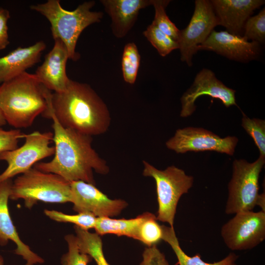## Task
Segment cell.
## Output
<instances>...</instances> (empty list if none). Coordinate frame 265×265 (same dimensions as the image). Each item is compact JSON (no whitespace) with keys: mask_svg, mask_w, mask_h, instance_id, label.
<instances>
[{"mask_svg":"<svg viewBox=\"0 0 265 265\" xmlns=\"http://www.w3.org/2000/svg\"><path fill=\"white\" fill-rule=\"evenodd\" d=\"M143 260L140 265H169L165 255L157 245L146 248L142 254Z\"/></svg>","mask_w":265,"mask_h":265,"instance_id":"cell-32","label":"cell"},{"mask_svg":"<svg viewBox=\"0 0 265 265\" xmlns=\"http://www.w3.org/2000/svg\"><path fill=\"white\" fill-rule=\"evenodd\" d=\"M106 12L111 19L113 34L125 37L135 24L139 11L150 5L152 0H102Z\"/></svg>","mask_w":265,"mask_h":265,"instance_id":"cell-19","label":"cell"},{"mask_svg":"<svg viewBox=\"0 0 265 265\" xmlns=\"http://www.w3.org/2000/svg\"><path fill=\"white\" fill-rule=\"evenodd\" d=\"M51 93L34 74L25 72L0 85V110L16 129L28 128L47 111Z\"/></svg>","mask_w":265,"mask_h":265,"instance_id":"cell-3","label":"cell"},{"mask_svg":"<svg viewBox=\"0 0 265 265\" xmlns=\"http://www.w3.org/2000/svg\"><path fill=\"white\" fill-rule=\"evenodd\" d=\"M170 1L168 0H152V5L155 11L152 24L178 42L180 30L169 19L165 10Z\"/></svg>","mask_w":265,"mask_h":265,"instance_id":"cell-24","label":"cell"},{"mask_svg":"<svg viewBox=\"0 0 265 265\" xmlns=\"http://www.w3.org/2000/svg\"><path fill=\"white\" fill-rule=\"evenodd\" d=\"M218 25L211 0H195L194 12L188 25L180 31L178 43L181 61L192 66V58L198 51V46Z\"/></svg>","mask_w":265,"mask_h":265,"instance_id":"cell-11","label":"cell"},{"mask_svg":"<svg viewBox=\"0 0 265 265\" xmlns=\"http://www.w3.org/2000/svg\"><path fill=\"white\" fill-rule=\"evenodd\" d=\"M143 175L153 178L156 182L158 210V220L173 227L178 202L188 192L193 185V176L174 165L159 170L143 160Z\"/></svg>","mask_w":265,"mask_h":265,"instance_id":"cell-6","label":"cell"},{"mask_svg":"<svg viewBox=\"0 0 265 265\" xmlns=\"http://www.w3.org/2000/svg\"><path fill=\"white\" fill-rule=\"evenodd\" d=\"M140 61L136 45L133 42L127 43L124 47L122 57V70L124 80L133 84L136 80Z\"/></svg>","mask_w":265,"mask_h":265,"instance_id":"cell-23","label":"cell"},{"mask_svg":"<svg viewBox=\"0 0 265 265\" xmlns=\"http://www.w3.org/2000/svg\"><path fill=\"white\" fill-rule=\"evenodd\" d=\"M51 107L63 127L86 135L103 134L110 124L106 105L86 83L70 79L64 90L52 93Z\"/></svg>","mask_w":265,"mask_h":265,"instance_id":"cell-2","label":"cell"},{"mask_svg":"<svg viewBox=\"0 0 265 265\" xmlns=\"http://www.w3.org/2000/svg\"><path fill=\"white\" fill-rule=\"evenodd\" d=\"M225 223L221 229L222 238L233 251L252 249L265 239V212H241Z\"/></svg>","mask_w":265,"mask_h":265,"instance_id":"cell-9","label":"cell"},{"mask_svg":"<svg viewBox=\"0 0 265 265\" xmlns=\"http://www.w3.org/2000/svg\"><path fill=\"white\" fill-rule=\"evenodd\" d=\"M9 198L24 200L31 209L39 201L50 203L72 202L70 183L61 176L32 167L12 182Z\"/></svg>","mask_w":265,"mask_h":265,"instance_id":"cell-5","label":"cell"},{"mask_svg":"<svg viewBox=\"0 0 265 265\" xmlns=\"http://www.w3.org/2000/svg\"><path fill=\"white\" fill-rule=\"evenodd\" d=\"M235 93L218 80L212 70L204 68L197 74L192 84L181 98L180 116L186 118L192 115L196 108L195 102L202 95L217 99L227 107L238 106Z\"/></svg>","mask_w":265,"mask_h":265,"instance_id":"cell-13","label":"cell"},{"mask_svg":"<svg viewBox=\"0 0 265 265\" xmlns=\"http://www.w3.org/2000/svg\"><path fill=\"white\" fill-rule=\"evenodd\" d=\"M54 41L53 48L46 55L34 74L47 89L60 92L65 89L70 80L66 74L69 56L63 42L59 39Z\"/></svg>","mask_w":265,"mask_h":265,"instance_id":"cell-15","label":"cell"},{"mask_svg":"<svg viewBox=\"0 0 265 265\" xmlns=\"http://www.w3.org/2000/svg\"><path fill=\"white\" fill-rule=\"evenodd\" d=\"M24 265H33V264H32L31 263H28V262H26V264H25Z\"/></svg>","mask_w":265,"mask_h":265,"instance_id":"cell-37","label":"cell"},{"mask_svg":"<svg viewBox=\"0 0 265 265\" xmlns=\"http://www.w3.org/2000/svg\"><path fill=\"white\" fill-rule=\"evenodd\" d=\"M73 210L90 213L96 217H111L119 214L128 203L122 199H111L93 184L82 181L70 183Z\"/></svg>","mask_w":265,"mask_h":265,"instance_id":"cell-12","label":"cell"},{"mask_svg":"<svg viewBox=\"0 0 265 265\" xmlns=\"http://www.w3.org/2000/svg\"><path fill=\"white\" fill-rule=\"evenodd\" d=\"M10 18L9 11L0 6V51L5 49L10 43L7 25Z\"/></svg>","mask_w":265,"mask_h":265,"instance_id":"cell-33","label":"cell"},{"mask_svg":"<svg viewBox=\"0 0 265 265\" xmlns=\"http://www.w3.org/2000/svg\"><path fill=\"white\" fill-rule=\"evenodd\" d=\"M218 25L228 32L241 35L246 20L254 11L265 3L263 0H211Z\"/></svg>","mask_w":265,"mask_h":265,"instance_id":"cell-16","label":"cell"},{"mask_svg":"<svg viewBox=\"0 0 265 265\" xmlns=\"http://www.w3.org/2000/svg\"><path fill=\"white\" fill-rule=\"evenodd\" d=\"M157 220L156 216L149 212L147 217L139 227L136 240L148 247L157 245L162 240V225H160Z\"/></svg>","mask_w":265,"mask_h":265,"instance_id":"cell-26","label":"cell"},{"mask_svg":"<svg viewBox=\"0 0 265 265\" xmlns=\"http://www.w3.org/2000/svg\"><path fill=\"white\" fill-rule=\"evenodd\" d=\"M24 135L19 129L6 131L0 128V153L17 148L19 140Z\"/></svg>","mask_w":265,"mask_h":265,"instance_id":"cell-31","label":"cell"},{"mask_svg":"<svg viewBox=\"0 0 265 265\" xmlns=\"http://www.w3.org/2000/svg\"><path fill=\"white\" fill-rule=\"evenodd\" d=\"M46 48L43 41L27 47H19L0 57V83L10 80L26 72L40 60Z\"/></svg>","mask_w":265,"mask_h":265,"instance_id":"cell-18","label":"cell"},{"mask_svg":"<svg viewBox=\"0 0 265 265\" xmlns=\"http://www.w3.org/2000/svg\"><path fill=\"white\" fill-rule=\"evenodd\" d=\"M235 265H237L236 264H235Z\"/></svg>","mask_w":265,"mask_h":265,"instance_id":"cell-38","label":"cell"},{"mask_svg":"<svg viewBox=\"0 0 265 265\" xmlns=\"http://www.w3.org/2000/svg\"><path fill=\"white\" fill-rule=\"evenodd\" d=\"M12 182L9 179L0 183V245H5L11 240L16 245L15 253L21 256L26 262L33 265L43 263V259L22 241L12 220L8 202Z\"/></svg>","mask_w":265,"mask_h":265,"instance_id":"cell-17","label":"cell"},{"mask_svg":"<svg viewBox=\"0 0 265 265\" xmlns=\"http://www.w3.org/2000/svg\"><path fill=\"white\" fill-rule=\"evenodd\" d=\"M256 206H259L261 208L262 211L265 212V192H264V193L259 194L256 202Z\"/></svg>","mask_w":265,"mask_h":265,"instance_id":"cell-34","label":"cell"},{"mask_svg":"<svg viewBox=\"0 0 265 265\" xmlns=\"http://www.w3.org/2000/svg\"><path fill=\"white\" fill-rule=\"evenodd\" d=\"M93 0L83 2L75 10L64 9L59 0H48L33 4L30 8L43 15L51 24L54 40L59 39L65 45L69 59L77 61L80 57L76 51L77 41L82 31L90 25L100 22L103 17L102 12L91 11L95 5Z\"/></svg>","mask_w":265,"mask_h":265,"instance_id":"cell-4","label":"cell"},{"mask_svg":"<svg viewBox=\"0 0 265 265\" xmlns=\"http://www.w3.org/2000/svg\"><path fill=\"white\" fill-rule=\"evenodd\" d=\"M0 265H4L3 257L0 255Z\"/></svg>","mask_w":265,"mask_h":265,"instance_id":"cell-36","label":"cell"},{"mask_svg":"<svg viewBox=\"0 0 265 265\" xmlns=\"http://www.w3.org/2000/svg\"><path fill=\"white\" fill-rule=\"evenodd\" d=\"M198 49L213 51L228 59L240 62L255 59L260 51V44L257 42H249L241 35L232 34L227 31L214 30Z\"/></svg>","mask_w":265,"mask_h":265,"instance_id":"cell-14","label":"cell"},{"mask_svg":"<svg viewBox=\"0 0 265 265\" xmlns=\"http://www.w3.org/2000/svg\"><path fill=\"white\" fill-rule=\"evenodd\" d=\"M23 138L25 141L21 147L0 153V160L7 163L0 174V183L24 173L39 161L54 155V147L51 145L53 132L35 131L24 134Z\"/></svg>","mask_w":265,"mask_h":265,"instance_id":"cell-8","label":"cell"},{"mask_svg":"<svg viewBox=\"0 0 265 265\" xmlns=\"http://www.w3.org/2000/svg\"><path fill=\"white\" fill-rule=\"evenodd\" d=\"M74 229L80 250L89 255L97 265H109L103 253V242L100 236L75 225Z\"/></svg>","mask_w":265,"mask_h":265,"instance_id":"cell-22","label":"cell"},{"mask_svg":"<svg viewBox=\"0 0 265 265\" xmlns=\"http://www.w3.org/2000/svg\"><path fill=\"white\" fill-rule=\"evenodd\" d=\"M241 126L252 137L260 152V156L265 157V121L251 119L242 113Z\"/></svg>","mask_w":265,"mask_h":265,"instance_id":"cell-28","label":"cell"},{"mask_svg":"<svg viewBox=\"0 0 265 265\" xmlns=\"http://www.w3.org/2000/svg\"><path fill=\"white\" fill-rule=\"evenodd\" d=\"M43 114L53 120L54 154L48 162H38L33 167L57 174L71 183L82 181L95 185L93 171L106 175L109 171L106 161L92 146L91 136L63 127L54 116L51 102Z\"/></svg>","mask_w":265,"mask_h":265,"instance_id":"cell-1","label":"cell"},{"mask_svg":"<svg viewBox=\"0 0 265 265\" xmlns=\"http://www.w3.org/2000/svg\"><path fill=\"white\" fill-rule=\"evenodd\" d=\"M238 141L235 136L222 138L202 128L188 127L177 129L165 145L178 154L214 151L233 156Z\"/></svg>","mask_w":265,"mask_h":265,"instance_id":"cell-10","label":"cell"},{"mask_svg":"<svg viewBox=\"0 0 265 265\" xmlns=\"http://www.w3.org/2000/svg\"><path fill=\"white\" fill-rule=\"evenodd\" d=\"M243 37L247 40H252L263 43L265 40V8L254 16L250 17L246 21L244 27Z\"/></svg>","mask_w":265,"mask_h":265,"instance_id":"cell-29","label":"cell"},{"mask_svg":"<svg viewBox=\"0 0 265 265\" xmlns=\"http://www.w3.org/2000/svg\"><path fill=\"white\" fill-rule=\"evenodd\" d=\"M6 123H7L4 119V117L0 110V127L6 125Z\"/></svg>","mask_w":265,"mask_h":265,"instance_id":"cell-35","label":"cell"},{"mask_svg":"<svg viewBox=\"0 0 265 265\" xmlns=\"http://www.w3.org/2000/svg\"><path fill=\"white\" fill-rule=\"evenodd\" d=\"M162 240L168 243L174 252L179 265H235L238 256L234 253H230L220 261L214 263L203 261L199 254L191 257L182 250L173 227L162 225Z\"/></svg>","mask_w":265,"mask_h":265,"instance_id":"cell-21","label":"cell"},{"mask_svg":"<svg viewBox=\"0 0 265 265\" xmlns=\"http://www.w3.org/2000/svg\"><path fill=\"white\" fill-rule=\"evenodd\" d=\"M65 239L68 244V252L61 258L62 265H88L92 258L81 252L78 247L76 236L67 235Z\"/></svg>","mask_w":265,"mask_h":265,"instance_id":"cell-30","label":"cell"},{"mask_svg":"<svg viewBox=\"0 0 265 265\" xmlns=\"http://www.w3.org/2000/svg\"><path fill=\"white\" fill-rule=\"evenodd\" d=\"M44 213L50 219L60 222L71 223L83 230L94 228L97 217L85 212L77 214H68L55 210H45Z\"/></svg>","mask_w":265,"mask_h":265,"instance_id":"cell-27","label":"cell"},{"mask_svg":"<svg viewBox=\"0 0 265 265\" xmlns=\"http://www.w3.org/2000/svg\"><path fill=\"white\" fill-rule=\"evenodd\" d=\"M265 163V157L261 156L253 162L244 159L233 161L232 178L228 185L226 213L250 211L256 206L260 174Z\"/></svg>","mask_w":265,"mask_h":265,"instance_id":"cell-7","label":"cell"},{"mask_svg":"<svg viewBox=\"0 0 265 265\" xmlns=\"http://www.w3.org/2000/svg\"><path fill=\"white\" fill-rule=\"evenodd\" d=\"M149 212H145L131 219H114L108 217H97L94 229L99 236L111 234L126 236L137 239L138 232L142 222Z\"/></svg>","mask_w":265,"mask_h":265,"instance_id":"cell-20","label":"cell"},{"mask_svg":"<svg viewBox=\"0 0 265 265\" xmlns=\"http://www.w3.org/2000/svg\"><path fill=\"white\" fill-rule=\"evenodd\" d=\"M143 35L162 56L179 48L177 42L151 24L143 32Z\"/></svg>","mask_w":265,"mask_h":265,"instance_id":"cell-25","label":"cell"}]
</instances>
